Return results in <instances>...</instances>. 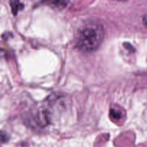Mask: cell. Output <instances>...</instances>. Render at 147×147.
Masks as SVG:
<instances>
[{
  "mask_svg": "<svg viewBox=\"0 0 147 147\" xmlns=\"http://www.w3.org/2000/svg\"><path fill=\"white\" fill-rule=\"evenodd\" d=\"M104 35V28L100 23L86 22L78 30L76 45L83 51H95L101 45Z\"/></svg>",
  "mask_w": 147,
  "mask_h": 147,
  "instance_id": "cell-1",
  "label": "cell"
},
{
  "mask_svg": "<svg viewBox=\"0 0 147 147\" xmlns=\"http://www.w3.org/2000/svg\"><path fill=\"white\" fill-rule=\"evenodd\" d=\"M10 6H11L12 14L14 15H17L18 11L24 8V5H23L22 3L19 1H10Z\"/></svg>",
  "mask_w": 147,
  "mask_h": 147,
  "instance_id": "cell-2",
  "label": "cell"
},
{
  "mask_svg": "<svg viewBox=\"0 0 147 147\" xmlns=\"http://www.w3.org/2000/svg\"><path fill=\"white\" fill-rule=\"evenodd\" d=\"M110 116L112 120H113V121H117L122 119V113L119 110L111 109L110 111Z\"/></svg>",
  "mask_w": 147,
  "mask_h": 147,
  "instance_id": "cell-3",
  "label": "cell"
},
{
  "mask_svg": "<svg viewBox=\"0 0 147 147\" xmlns=\"http://www.w3.org/2000/svg\"><path fill=\"white\" fill-rule=\"evenodd\" d=\"M9 139V136L4 131H0V142L1 143H6Z\"/></svg>",
  "mask_w": 147,
  "mask_h": 147,
  "instance_id": "cell-4",
  "label": "cell"
},
{
  "mask_svg": "<svg viewBox=\"0 0 147 147\" xmlns=\"http://www.w3.org/2000/svg\"><path fill=\"white\" fill-rule=\"evenodd\" d=\"M124 47H126V49H129V50H132V51H134V48H133V47H132L131 45L130 44H129V43H124Z\"/></svg>",
  "mask_w": 147,
  "mask_h": 147,
  "instance_id": "cell-5",
  "label": "cell"
},
{
  "mask_svg": "<svg viewBox=\"0 0 147 147\" xmlns=\"http://www.w3.org/2000/svg\"><path fill=\"white\" fill-rule=\"evenodd\" d=\"M143 22H144V25L146 26V27H147V14H146V15L144 17Z\"/></svg>",
  "mask_w": 147,
  "mask_h": 147,
  "instance_id": "cell-6",
  "label": "cell"
}]
</instances>
